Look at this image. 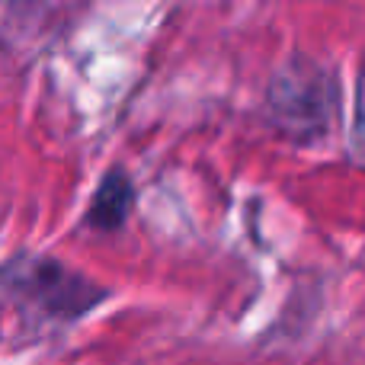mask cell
<instances>
[{
  "label": "cell",
  "instance_id": "7a4b0ae2",
  "mask_svg": "<svg viewBox=\"0 0 365 365\" xmlns=\"http://www.w3.org/2000/svg\"><path fill=\"white\" fill-rule=\"evenodd\" d=\"M353 141L365 154V68L359 71V83H356V113H353Z\"/></svg>",
  "mask_w": 365,
  "mask_h": 365
},
{
  "label": "cell",
  "instance_id": "6da1fadb",
  "mask_svg": "<svg viewBox=\"0 0 365 365\" xmlns=\"http://www.w3.org/2000/svg\"><path fill=\"white\" fill-rule=\"evenodd\" d=\"M132 202H135V186H132V180H128V173L109 170L106 177H103L100 189L93 192L87 221L96 231H115V227H122V221L128 218Z\"/></svg>",
  "mask_w": 365,
  "mask_h": 365
}]
</instances>
